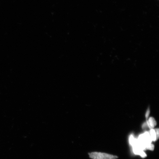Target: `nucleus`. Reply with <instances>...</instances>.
Masks as SVG:
<instances>
[{
	"label": "nucleus",
	"instance_id": "obj_1",
	"mask_svg": "<svg viewBox=\"0 0 159 159\" xmlns=\"http://www.w3.org/2000/svg\"><path fill=\"white\" fill-rule=\"evenodd\" d=\"M138 140V145L143 150H148L153 151L154 146L152 143L150 134L149 132H146L140 135Z\"/></svg>",
	"mask_w": 159,
	"mask_h": 159
},
{
	"label": "nucleus",
	"instance_id": "obj_2",
	"mask_svg": "<svg viewBox=\"0 0 159 159\" xmlns=\"http://www.w3.org/2000/svg\"><path fill=\"white\" fill-rule=\"evenodd\" d=\"M89 157L92 159H116L117 156L101 152H94L89 154Z\"/></svg>",
	"mask_w": 159,
	"mask_h": 159
},
{
	"label": "nucleus",
	"instance_id": "obj_5",
	"mask_svg": "<svg viewBox=\"0 0 159 159\" xmlns=\"http://www.w3.org/2000/svg\"><path fill=\"white\" fill-rule=\"evenodd\" d=\"M133 150L134 154L139 155L143 158H146L147 157V155L144 152V150H142L138 146L133 148Z\"/></svg>",
	"mask_w": 159,
	"mask_h": 159
},
{
	"label": "nucleus",
	"instance_id": "obj_6",
	"mask_svg": "<svg viewBox=\"0 0 159 159\" xmlns=\"http://www.w3.org/2000/svg\"><path fill=\"white\" fill-rule=\"evenodd\" d=\"M129 142L132 148L138 145V140L134 138L133 134H131L129 137Z\"/></svg>",
	"mask_w": 159,
	"mask_h": 159
},
{
	"label": "nucleus",
	"instance_id": "obj_7",
	"mask_svg": "<svg viewBox=\"0 0 159 159\" xmlns=\"http://www.w3.org/2000/svg\"><path fill=\"white\" fill-rule=\"evenodd\" d=\"M150 114V109H149L147 110L146 114V118L147 119L148 118L149 114Z\"/></svg>",
	"mask_w": 159,
	"mask_h": 159
},
{
	"label": "nucleus",
	"instance_id": "obj_4",
	"mask_svg": "<svg viewBox=\"0 0 159 159\" xmlns=\"http://www.w3.org/2000/svg\"><path fill=\"white\" fill-rule=\"evenodd\" d=\"M158 129H151L149 131L150 138L152 142H155L158 140L159 137V132Z\"/></svg>",
	"mask_w": 159,
	"mask_h": 159
},
{
	"label": "nucleus",
	"instance_id": "obj_3",
	"mask_svg": "<svg viewBox=\"0 0 159 159\" xmlns=\"http://www.w3.org/2000/svg\"><path fill=\"white\" fill-rule=\"evenodd\" d=\"M157 122L154 118L150 117L146 123L143 125V128L145 129L146 128H148L151 129H154L156 126Z\"/></svg>",
	"mask_w": 159,
	"mask_h": 159
}]
</instances>
